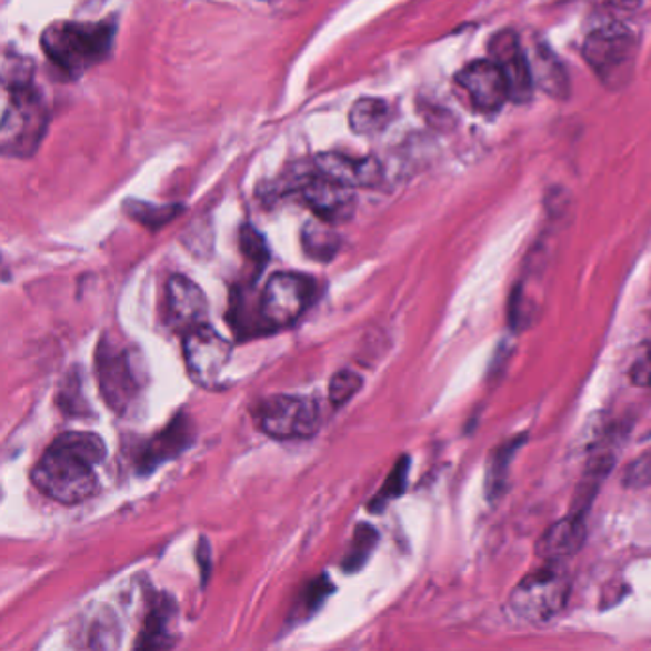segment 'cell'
<instances>
[{
    "instance_id": "1",
    "label": "cell",
    "mask_w": 651,
    "mask_h": 651,
    "mask_svg": "<svg viewBox=\"0 0 651 651\" xmlns=\"http://www.w3.org/2000/svg\"><path fill=\"white\" fill-rule=\"evenodd\" d=\"M4 111L0 121V150L7 157H31L48 129L44 96L34 84L31 61L14 56L2 66Z\"/></svg>"
},
{
    "instance_id": "2",
    "label": "cell",
    "mask_w": 651,
    "mask_h": 651,
    "mask_svg": "<svg viewBox=\"0 0 651 651\" xmlns=\"http://www.w3.org/2000/svg\"><path fill=\"white\" fill-rule=\"evenodd\" d=\"M113 39L111 21H58L44 29L41 47L61 73L79 77L108 58Z\"/></svg>"
},
{
    "instance_id": "3",
    "label": "cell",
    "mask_w": 651,
    "mask_h": 651,
    "mask_svg": "<svg viewBox=\"0 0 651 651\" xmlns=\"http://www.w3.org/2000/svg\"><path fill=\"white\" fill-rule=\"evenodd\" d=\"M94 467L98 464L90 461L89 457L54 440L34 464L31 480L34 488L50 499L61 504H77L96 495L98 491Z\"/></svg>"
},
{
    "instance_id": "4",
    "label": "cell",
    "mask_w": 651,
    "mask_h": 651,
    "mask_svg": "<svg viewBox=\"0 0 651 651\" xmlns=\"http://www.w3.org/2000/svg\"><path fill=\"white\" fill-rule=\"evenodd\" d=\"M571 581L560 562H547L531 571L510 592L509 608L525 623L543 624L557 618L568 604Z\"/></svg>"
},
{
    "instance_id": "5",
    "label": "cell",
    "mask_w": 651,
    "mask_h": 651,
    "mask_svg": "<svg viewBox=\"0 0 651 651\" xmlns=\"http://www.w3.org/2000/svg\"><path fill=\"white\" fill-rule=\"evenodd\" d=\"M96 374L103 401L117 414H127L142 394L143 374L140 373L137 350L102 340L96 352Z\"/></svg>"
},
{
    "instance_id": "6",
    "label": "cell",
    "mask_w": 651,
    "mask_h": 651,
    "mask_svg": "<svg viewBox=\"0 0 651 651\" xmlns=\"http://www.w3.org/2000/svg\"><path fill=\"white\" fill-rule=\"evenodd\" d=\"M583 56L605 84L621 87L634 68L637 37L621 21H604L584 37Z\"/></svg>"
},
{
    "instance_id": "7",
    "label": "cell",
    "mask_w": 651,
    "mask_h": 651,
    "mask_svg": "<svg viewBox=\"0 0 651 651\" xmlns=\"http://www.w3.org/2000/svg\"><path fill=\"white\" fill-rule=\"evenodd\" d=\"M257 421L264 434L278 440L312 438L321 428V409L318 401L302 395H272L260 401Z\"/></svg>"
},
{
    "instance_id": "8",
    "label": "cell",
    "mask_w": 651,
    "mask_h": 651,
    "mask_svg": "<svg viewBox=\"0 0 651 651\" xmlns=\"http://www.w3.org/2000/svg\"><path fill=\"white\" fill-rule=\"evenodd\" d=\"M183 360L193 382L214 388L230 363L231 342L204 323L183 334Z\"/></svg>"
},
{
    "instance_id": "9",
    "label": "cell",
    "mask_w": 651,
    "mask_h": 651,
    "mask_svg": "<svg viewBox=\"0 0 651 651\" xmlns=\"http://www.w3.org/2000/svg\"><path fill=\"white\" fill-rule=\"evenodd\" d=\"M313 294V281L302 273H276L266 283L260 313L268 327H287L304 313Z\"/></svg>"
},
{
    "instance_id": "10",
    "label": "cell",
    "mask_w": 651,
    "mask_h": 651,
    "mask_svg": "<svg viewBox=\"0 0 651 651\" xmlns=\"http://www.w3.org/2000/svg\"><path fill=\"white\" fill-rule=\"evenodd\" d=\"M292 186L302 201L308 204V209L323 222L333 226L347 224L355 214L358 199L352 188L321 177L316 169L294 178Z\"/></svg>"
},
{
    "instance_id": "11",
    "label": "cell",
    "mask_w": 651,
    "mask_h": 651,
    "mask_svg": "<svg viewBox=\"0 0 651 651\" xmlns=\"http://www.w3.org/2000/svg\"><path fill=\"white\" fill-rule=\"evenodd\" d=\"M491 60L495 61L509 84L510 100L515 103L530 102L533 94V73L530 58L514 31H501L489 44Z\"/></svg>"
},
{
    "instance_id": "12",
    "label": "cell",
    "mask_w": 651,
    "mask_h": 651,
    "mask_svg": "<svg viewBox=\"0 0 651 651\" xmlns=\"http://www.w3.org/2000/svg\"><path fill=\"white\" fill-rule=\"evenodd\" d=\"M457 82L478 111H497L510 98L509 84L493 60L472 61L457 76Z\"/></svg>"
},
{
    "instance_id": "13",
    "label": "cell",
    "mask_w": 651,
    "mask_h": 651,
    "mask_svg": "<svg viewBox=\"0 0 651 651\" xmlns=\"http://www.w3.org/2000/svg\"><path fill=\"white\" fill-rule=\"evenodd\" d=\"M169 323L183 334L209 323V300L203 289L186 276H172L167 283Z\"/></svg>"
},
{
    "instance_id": "14",
    "label": "cell",
    "mask_w": 651,
    "mask_h": 651,
    "mask_svg": "<svg viewBox=\"0 0 651 651\" xmlns=\"http://www.w3.org/2000/svg\"><path fill=\"white\" fill-rule=\"evenodd\" d=\"M313 169L321 177L342 183L347 188H377L382 182V164L374 157H350L344 153H319Z\"/></svg>"
},
{
    "instance_id": "15",
    "label": "cell",
    "mask_w": 651,
    "mask_h": 651,
    "mask_svg": "<svg viewBox=\"0 0 651 651\" xmlns=\"http://www.w3.org/2000/svg\"><path fill=\"white\" fill-rule=\"evenodd\" d=\"M584 539V515L570 512L563 520L544 531V535L537 543V557L543 558L544 562H562L583 549Z\"/></svg>"
},
{
    "instance_id": "16",
    "label": "cell",
    "mask_w": 651,
    "mask_h": 651,
    "mask_svg": "<svg viewBox=\"0 0 651 651\" xmlns=\"http://www.w3.org/2000/svg\"><path fill=\"white\" fill-rule=\"evenodd\" d=\"M177 611L174 604H170L169 598H161L153 604L146 623H143L140 642H137L140 650H159V648H172L177 644Z\"/></svg>"
},
{
    "instance_id": "17",
    "label": "cell",
    "mask_w": 651,
    "mask_h": 651,
    "mask_svg": "<svg viewBox=\"0 0 651 651\" xmlns=\"http://www.w3.org/2000/svg\"><path fill=\"white\" fill-rule=\"evenodd\" d=\"M531 73L533 81L552 98H565L570 92L568 73L557 56L547 47H537L531 58Z\"/></svg>"
},
{
    "instance_id": "18",
    "label": "cell",
    "mask_w": 651,
    "mask_h": 651,
    "mask_svg": "<svg viewBox=\"0 0 651 651\" xmlns=\"http://www.w3.org/2000/svg\"><path fill=\"white\" fill-rule=\"evenodd\" d=\"M390 119L392 111L387 102L379 98H361L350 111V129L361 137H373L387 129Z\"/></svg>"
},
{
    "instance_id": "19",
    "label": "cell",
    "mask_w": 651,
    "mask_h": 651,
    "mask_svg": "<svg viewBox=\"0 0 651 651\" xmlns=\"http://www.w3.org/2000/svg\"><path fill=\"white\" fill-rule=\"evenodd\" d=\"M188 421L183 417L182 421H174L170 424L163 434L156 435L151 440L148 449L143 451V464L146 469L157 467L159 462L167 461L170 457L180 453L182 449L188 445V440H191L190 432H188Z\"/></svg>"
},
{
    "instance_id": "20",
    "label": "cell",
    "mask_w": 651,
    "mask_h": 651,
    "mask_svg": "<svg viewBox=\"0 0 651 651\" xmlns=\"http://www.w3.org/2000/svg\"><path fill=\"white\" fill-rule=\"evenodd\" d=\"M302 247L308 257L318 262H329L337 257L340 249V238L333 230V224L323 220H312L302 230Z\"/></svg>"
},
{
    "instance_id": "21",
    "label": "cell",
    "mask_w": 651,
    "mask_h": 651,
    "mask_svg": "<svg viewBox=\"0 0 651 651\" xmlns=\"http://www.w3.org/2000/svg\"><path fill=\"white\" fill-rule=\"evenodd\" d=\"M523 441H525V438H514V440L507 441L504 445L491 453L488 472H485V493H488L489 501L499 499L502 489L507 488L510 462L514 459V453L520 449Z\"/></svg>"
},
{
    "instance_id": "22",
    "label": "cell",
    "mask_w": 651,
    "mask_h": 651,
    "mask_svg": "<svg viewBox=\"0 0 651 651\" xmlns=\"http://www.w3.org/2000/svg\"><path fill=\"white\" fill-rule=\"evenodd\" d=\"M124 212L138 224L146 226L150 230H159L164 224L172 222L182 212L180 204H153L146 201L130 199L124 203Z\"/></svg>"
},
{
    "instance_id": "23",
    "label": "cell",
    "mask_w": 651,
    "mask_h": 651,
    "mask_svg": "<svg viewBox=\"0 0 651 651\" xmlns=\"http://www.w3.org/2000/svg\"><path fill=\"white\" fill-rule=\"evenodd\" d=\"M409 475V457H401L400 462H395L392 474L388 475L387 483L382 485L379 493L373 497V501L369 504V510L380 512L388 507V502L394 501L408 488Z\"/></svg>"
},
{
    "instance_id": "24",
    "label": "cell",
    "mask_w": 651,
    "mask_h": 651,
    "mask_svg": "<svg viewBox=\"0 0 651 651\" xmlns=\"http://www.w3.org/2000/svg\"><path fill=\"white\" fill-rule=\"evenodd\" d=\"M379 543V533L371 525H360L353 535L352 547L344 558V570L358 571L369 560Z\"/></svg>"
},
{
    "instance_id": "25",
    "label": "cell",
    "mask_w": 651,
    "mask_h": 651,
    "mask_svg": "<svg viewBox=\"0 0 651 651\" xmlns=\"http://www.w3.org/2000/svg\"><path fill=\"white\" fill-rule=\"evenodd\" d=\"M361 387H363V379L360 374L352 373V371H340L334 374L331 384H329V401L333 403L334 408H340L347 401L352 400L353 395L360 392Z\"/></svg>"
},
{
    "instance_id": "26",
    "label": "cell",
    "mask_w": 651,
    "mask_h": 651,
    "mask_svg": "<svg viewBox=\"0 0 651 651\" xmlns=\"http://www.w3.org/2000/svg\"><path fill=\"white\" fill-rule=\"evenodd\" d=\"M623 483L624 488L631 489L651 488V451L629 464V469L624 470Z\"/></svg>"
},
{
    "instance_id": "27",
    "label": "cell",
    "mask_w": 651,
    "mask_h": 651,
    "mask_svg": "<svg viewBox=\"0 0 651 651\" xmlns=\"http://www.w3.org/2000/svg\"><path fill=\"white\" fill-rule=\"evenodd\" d=\"M241 249L260 268L266 264V260H268V244H266L264 238L252 226H244L243 230H241Z\"/></svg>"
},
{
    "instance_id": "28",
    "label": "cell",
    "mask_w": 651,
    "mask_h": 651,
    "mask_svg": "<svg viewBox=\"0 0 651 651\" xmlns=\"http://www.w3.org/2000/svg\"><path fill=\"white\" fill-rule=\"evenodd\" d=\"M631 382L640 388L651 387V344L638 353L631 367Z\"/></svg>"
},
{
    "instance_id": "29",
    "label": "cell",
    "mask_w": 651,
    "mask_h": 651,
    "mask_svg": "<svg viewBox=\"0 0 651 651\" xmlns=\"http://www.w3.org/2000/svg\"><path fill=\"white\" fill-rule=\"evenodd\" d=\"M589 2L610 12H632L640 7L642 0H589Z\"/></svg>"
}]
</instances>
